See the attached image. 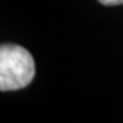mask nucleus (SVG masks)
<instances>
[{
  "label": "nucleus",
  "instance_id": "2",
  "mask_svg": "<svg viewBox=\"0 0 123 123\" xmlns=\"http://www.w3.org/2000/svg\"><path fill=\"white\" fill-rule=\"evenodd\" d=\"M100 4L107 5V6H112V5H122L123 0H98Z\"/></svg>",
  "mask_w": 123,
  "mask_h": 123
},
{
  "label": "nucleus",
  "instance_id": "1",
  "mask_svg": "<svg viewBox=\"0 0 123 123\" xmlns=\"http://www.w3.org/2000/svg\"><path fill=\"white\" fill-rule=\"evenodd\" d=\"M35 77L33 55L23 47L4 43L0 47V91H19Z\"/></svg>",
  "mask_w": 123,
  "mask_h": 123
}]
</instances>
